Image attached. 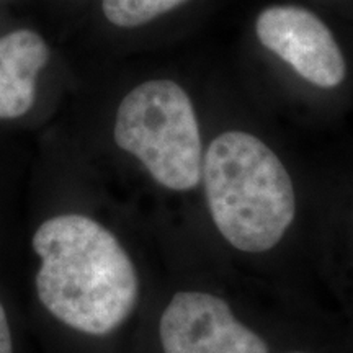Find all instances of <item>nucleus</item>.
I'll return each mask as SVG.
<instances>
[{"mask_svg": "<svg viewBox=\"0 0 353 353\" xmlns=\"http://www.w3.org/2000/svg\"><path fill=\"white\" fill-rule=\"evenodd\" d=\"M203 182L216 228L242 252L273 249L296 214L288 170L249 132L228 131L211 141L203 157Z\"/></svg>", "mask_w": 353, "mask_h": 353, "instance_id": "2", "label": "nucleus"}, {"mask_svg": "<svg viewBox=\"0 0 353 353\" xmlns=\"http://www.w3.org/2000/svg\"><path fill=\"white\" fill-rule=\"evenodd\" d=\"M114 141L138 157L162 187L188 192L203 179V149L193 103L179 83H141L121 100Z\"/></svg>", "mask_w": 353, "mask_h": 353, "instance_id": "3", "label": "nucleus"}, {"mask_svg": "<svg viewBox=\"0 0 353 353\" xmlns=\"http://www.w3.org/2000/svg\"><path fill=\"white\" fill-rule=\"evenodd\" d=\"M0 353H13L10 327H8L7 314L2 304H0Z\"/></svg>", "mask_w": 353, "mask_h": 353, "instance_id": "8", "label": "nucleus"}, {"mask_svg": "<svg viewBox=\"0 0 353 353\" xmlns=\"http://www.w3.org/2000/svg\"><path fill=\"white\" fill-rule=\"evenodd\" d=\"M187 0H103L105 19L120 28H134L174 10Z\"/></svg>", "mask_w": 353, "mask_h": 353, "instance_id": "7", "label": "nucleus"}, {"mask_svg": "<svg viewBox=\"0 0 353 353\" xmlns=\"http://www.w3.org/2000/svg\"><path fill=\"white\" fill-rule=\"evenodd\" d=\"M293 353H301V352H293Z\"/></svg>", "mask_w": 353, "mask_h": 353, "instance_id": "9", "label": "nucleus"}, {"mask_svg": "<svg viewBox=\"0 0 353 353\" xmlns=\"http://www.w3.org/2000/svg\"><path fill=\"white\" fill-rule=\"evenodd\" d=\"M164 353H268L265 341L234 317L229 304L201 291H180L159 325Z\"/></svg>", "mask_w": 353, "mask_h": 353, "instance_id": "4", "label": "nucleus"}, {"mask_svg": "<svg viewBox=\"0 0 353 353\" xmlns=\"http://www.w3.org/2000/svg\"><path fill=\"white\" fill-rule=\"evenodd\" d=\"M41 267L39 301L56 319L90 335H107L125 322L139 294L138 273L107 228L83 214L44 221L33 236Z\"/></svg>", "mask_w": 353, "mask_h": 353, "instance_id": "1", "label": "nucleus"}, {"mask_svg": "<svg viewBox=\"0 0 353 353\" xmlns=\"http://www.w3.org/2000/svg\"><path fill=\"white\" fill-rule=\"evenodd\" d=\"M50 56V46L33 30L0 38V120L20 118L32 110L38 76Z\"/></svg>", "mask_w": 353, "mask_h": 353, "instance_id": "6", "label": "nucleus"}, {"mask_svg": "<svg viewBox=\"0 0 353 353\" xmlns=\"http://www.w3.org/2000/svg\"><path fill=\"white\" fill-rule=\"evenodd\" d=\"M259 41L280 56L303 79L334 88L345 79V61L330 30L319 17L296 6H273L255 23Z\"/></svg>", "mask_w": 353, "mask_h": 353, "instance_id": "5", "label": "nucleus"}]
</instances>
